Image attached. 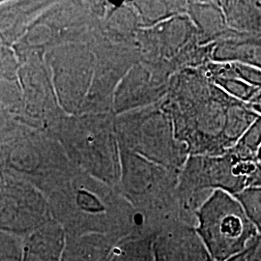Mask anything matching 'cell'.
<instances>
[{
	"instance_id": "1",
	"label": "cell",
	"mask_w": 261,
	"mask_h": 261,
	"mask_svg": "<svg viewBox=\"0 0 261 261\" xmlns=\"http://www.w3.org/2000/svg\"><path fill=\"white\" fill-rule=\"evenodd\" d=\"M195 228L214 261L246 252L260 235L231 194L214 191L196 212Z\"/></svg>"
},
{
	"instance_id": "2",
	"label": "cell",
	"mask_w": 261,
	"mask_h": 261,
	"mask_svg": "<svg viewBox=\"0 0 261 261\" xmlns=\"http://www.w3.org/2000/svg\"><path fill=\"white\" fill-rule=\"evenodd\" d=\"M155 261H214L192 224L177 222L154 237Z\"/></svg>"
},
{
	"instance_id": "3",
	"label": "cell",
	"mask_w": 261,
	"mask_h": 261,
	"mask_svg": "<svg viewBox=\"0 0 261 261\" xmlns=\"http://www.w3.org/2000/svg\"><path fill=\"white\" fill-rule=\"evenodd\" d=\"M219 59L261 69V33L225 31L219 47Z\"/></svg>"
},
{
	"instance_id": "4",
	"label": "cell",
	"mask_w": 261,
	"mask_h": 261,
	"mask_svg": "<svg viewBox=\"0 0 261 261\" xmlns=\"http://www.w3.org/2000/svg\"><path fill=\"white\" fill-rule=\"evenodd\" d=\"M223 8L231 29L261 33V1H227Z\"/></svg>"
},
{
	"instance_id": "5",
	"label": "cell",
	"mask_w": 261,
	"mask_h": 261,
	"mask_svg": "<svg viewBox=\"0 0 261 261\" xmlns=\"http://www.w3.org/2000/svg\"><path fill=\"white\" fill-rule=\"evenodd\" d=\"M153 236L132 233L121 238L108 261H155Z\"/></svg>"
},
{
	"instance_id": "6",
	"label": "cell",
	"mask_w": 261,
	"mask_h": 261,
	"mask_svg": "<svg viewBox=\"0 0 261 261\" xmlns=\"http://www.w3.org/2000/svg\"><path fill=\"white\" fill-rule=\"evenodd\" d=\"M261 145V115L244 133L241 139L230 148L235 156L245 161L257 162V151Z\"/></svg>"
},
{
	"instance_id": "7",
	"label": "cell",
	"mask_w": 261,
	"mask_h": 261,
	"mask_svg": "<svg viewBox=\"0 0 261 261\" xmlns=\"http://www.w3.org/2000/svg\"><path fill=\"white\" fill-rule=\"evenodd\" d=\"M234 196L261 235V187H247Z\"/></svg>"
},
{
	"instance_id": "8",
	"label": "cell",
	"mask_w": 261,
	"mask_h": 261,
	"mask_svg": "<svg viewBox=\"0 0 261 261\" xmlns=\"http://www.w3.org/2000/svg\"><path fill=\"white\" fill-rule=\"evenodd\" d=\"M217 83H219L229 96L244 103H249L252 97L260 90L237 77L217 79Z\"/></svg>"
},
{
	"instance_id": "9",
	"label": "cell",
	"mask_w": 261,
	"mask_h": 261,
	"mask_svg": "<svg viewBox=\"0 0 261 261\" xmlns=\"http://www.w3.org/2000/svg\"><path fill=\"white\" fill-rule=\"evenodd\" d=\"M225 77H237L246 84L261 89V69L256 67L229 62L224 74V79Z\"/></svg>"
},
{
	"instance_id": "10",
	"label": "cell",
	"mask_w": 261,
	"mask_h": 261,
	"mask_svg": "<svg viewBox=\"0 0 261 261\" xmlns=\"http://www.w3.org/2000/svg\"><path fill=\"white\" fill-rule=\"evenodd\" d=\"M245 261H261V235H258L247 249Z\"/></svg>"
},
{
	"instance_id": "11",
	"label": "cell",
	"mask_w": 261,
	"mask_h": 261,
	"mask_svg": "<svg viewBox=\"0 0 261 261\" xmlns=\"http://www.w3.org/2000/svg\"><path fill=\"white\" fill-rule=\"evenodd\" d=\"M247 187H261V166L258 165L257 168L248 179Z\"/></svg>"
},
{
	"instance_id": "12",
	"label": "cell",
	"mask_w": 261,
	"mask_h": 261,
	"mask_svg": "<svg viewBox=\"0 0 261 261\" xmlns=\"http://www.w3.org/2000/svg\"><path fill=\"white\" fill-rule=\"evenodd\" d=\"M248 105L253 112L261 115V89L252 97Z\"/></svg>"
},
{
	"instance_id": "13",
	"label": "cell",
	"mask_w": 261,
	"mask_h": 261,
	"mask_svg": "<svg viewBox=\"0 0 261 261\" xmlns=\"http://www.w3.org/2000/svg\"><path fill=\"white\" fill-rule=\"evenodd\" d=\"M245 253H246V252H242V253H240V254H238V255H236V256H234L232 258L226 261H245Z\"/></svg>"
},
{
	"instance_id": "14",
	"label": "cell",
	"mask_w": 261,
	"mask_h": 261,
	"mask_svg": "<svg viewBox=\"0 0 261 261\" xmlns=\"http://www.w3.org/2000/svg\"><path fill=\"white\" fill-rule=\"evenodd\" d=\"M256 158H257V162H258V164L261 166V145L260 147H259V149L257 151V155H256Z\"/></svg>"
}]
</instances>
